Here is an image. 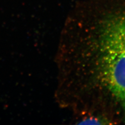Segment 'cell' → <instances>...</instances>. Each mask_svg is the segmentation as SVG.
<instances>
[{
  "mask_svg": "<svg viewBox=\"0 0 125 125\" xmlns=\"http://www.w3.org/2000/svg\"><path fill=\"white\" fill-rule=\"evenodd\" d=\"M56 60L60 105L125 123V9L70 21Z\"/></svg>",
  "mask_w": 125,
  "mask_h": 125,
  "instance_id": "cell-1",
  "label": "cell"
}]
</instances>
